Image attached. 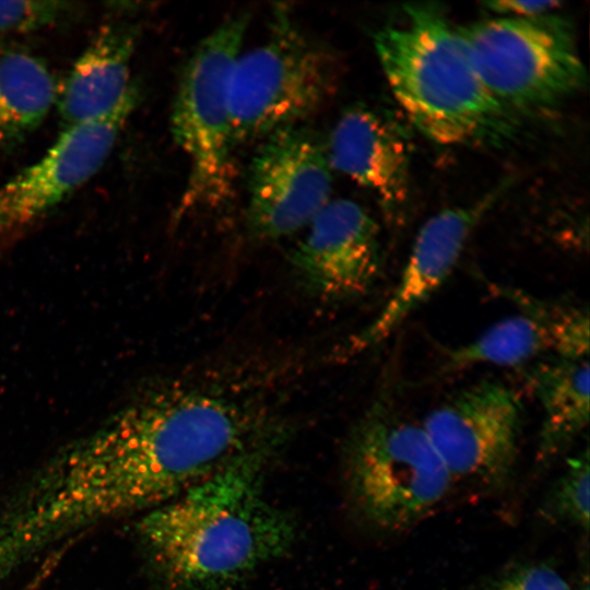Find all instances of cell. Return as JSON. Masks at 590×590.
<instances>
[{"label":"cell","instance_id":"obj_1","mask_svg":"<svg viewBox=\"0 0 590 590\" xmlns=\"http://www.w3.org/2000/svg\"><path fill=\"white\" fill-rule=\"evenodd\" d=\"M259 373L205 371L152 382L72 441L125 515L204 481L286 425Z\"/></svg>","mask_w":590,"mask_h":590},{"label":"cell","instance_id":"obj_2","mask_svg":"<svg viewBox=\"0 0 590 590\" xmlns=\"http://www.w3.org/2000/svg\"><path fill=\"white\" fill-rule=\"evenodd\" d=\"M287 430L142 514L137 536L165 590H240L291 550L296 524L264 491L267 468Z\"/></svg>","mask_w":590,"mask_h":590},{"label":"cell","instance_id":"obj_3","mask_svg":"<svg viewBox=\"0 0 590 590\" xmlns=\"http://www.w3.org/2000/svg\"><path fill=\"white\" fill-rule=\"evenodd\" d=\"M374 46L393 97L427 139L495 148L516 137L520 120L486 90L440 8L406 4L398 23L375 34Z\"/></svg>","mask_w":590,"mask_h":590},{"label":"cell","instance_id":"obj_4","mask_svg":"<svg viewBox=\"0 0 590 590\" xmlns=\"http://www.w3.org/2000/svg\"><path fill=\"white\" fill-rule=\"evenodd\" d=\"M351 508L370 532L393 538L432 515L453 480L423 425L380 398L351 429L343 453Z\"/></svg>","mask_w":590,"mask_h":590},{"label":"cell","instance_id":"obj_5","mask_svg":"<svg viewBox=\"0 0 590 590\" xmlns=\"http://www.w3.org/2000/svg\"><path fill=\"white\" fill-rule=\"evenodd\" d=\"M457 30L486 90L519 120L587 86L573 27L560 16H495Z\"/></svg>","mask_w":590,"mask_h":590},{"label":"cell","instance_id":"obj_6","mask_svg":"<svg viewBox=\"0 0 590 590\" xmlns=\"http://www.w3.org/2000/svg\"><path fill=\"white\" fill-rule=\"evenodd\" d=\"M249 19L238 13L223 21L182 69L170 116L173 139L189 164L181 211L222 206L234 192L229 81Z\"/></svg>","mask_w":590,"mask_h":590},{"label":"cell","instance_id":"obj_7","mask_svg":"<svg viewBox=\"0 0 590 590\" xmlns=\"http://www.w3.org/2000/svg\"><path fill=\"white\" fill-rule=\"evenodd\" d=\"M337 61L327 47L276 9L269 36L240 52L229 81L235 146L299 125L333 94Z\"/></svg>","mask_w":590,"mask_h":590},{"label":"cell","instance_id":"obj_8","mask_svg":"<svg viewBox=\"0 0 590 590\" xmlns=\"http://www.w3.org/2000/svg\"><path fill=\"white\" fill-rule=\"evenodd\" d=\"M521 423L517 393L482 380L450 396L422 425L455 484L500 494L515 479Z\"/></svg>","mask_w":590,"mask_h":590},{"label":"cell","instance_id":"obj_9","mask_svg":"<svg viewBox=\"0 0 590 590\" xmlns=\"http://www.w3.org/2000/svg\"><path fill=\"white\" fill-rule=\"evenodd\" d=\"M332 168L326 144L294 125L266 137L248 176L247 226L257 238L279 239L307 227L330 202Z\"/></svg>","mask_w":590,"mask_h":590},{"label":"cell","instance_id":"obj_10","mask_svg":"<svg viewBox=\"0 0 590 590\" xmlns=\"http://www.w3.org/2000/svg\"><path fill=\"white\" fill-rule=\"evenodd\" d=\"M139 98L133 83L110 113L64 128L38 161L0 185V244L38 222L102 168Z\"/></svg>","mask_w":590,"mask_h":590},{"label":"cell","instance_id":"obj_11","mask_svg":"<svg viewBox=\"0 0 590 590\" xmlns=\"http://www.w3.org/2000/svg\"><path fill=\"white\" fill-rule=\"evenodd\" d=\"M291 263L302 285L321 299L362 297L382 270L378 223L355 201L330 200L308 224Z\"/></svg>","mask_w":590,"mask_h":590},{"label":"cell","instance_id":"obj_12","mask_svg":"<svg viewBox=\"0 0 590 590\" xmlns=\"http://www.w3.org/2000/svg\"><path fill=\"white\" fill-rule=\"evenodd\" d=\"M496 194L494 191L472 204L444 209L424 223L392 295L378 316L339 350L340 358L381 343L445 283Z\"/></svg>","mask_w":590,"mask_h":590},{"label":"cell","instance_id":"obj_13","mask_svg":"<svg viewBox=\"0 0 590 590\" xmlns=\"http://www.w3.org/2000/svg\"><path fill=\"white\" fill-rule=\"evenodd\" d=\"M326 150L332 169L371 192L387 217L400 222L410 194L411 152L401 126L367 105L344 110Z\"/></svg>","mask_w":590,"mask_h":590},{"label":"cell","instance_id":"obj_14","mask_svg":"<svg viewBox=\"0 0 590 590\" xmlns=\"http://www.w3.org/2000/svg\"><path fill=\"white\" fill-rule=\"evenodd\" d=\"M138 39V26L127 21L98 28L58 92L64 128L101 118L120 103L133 84L129 79Z\"/></svg>","mask_w":590,"mask_h":590},{"label":"cell","instance_id":"obj_15","mask_svg":"<svg viewBox=\"0 0 590 590\" xmlns=\"http://www.w3.org/2000/svg\"><path fill=\"white\" fill-rule=\"evenodd\" d=\"M542 410L534 474L547 470L581 436L589 424V363L552 356L524 373Z\"/></svg>","mask_w":590,"mask_h":590},{"label":"cell","instance_id":"obj_16","mask_svg":"<svg viewBox=\"0 0 590 590\" xmlns=\"http://www.w3.org/2000/svg\"><path fill=\"white\" fill-rule=\"evenodd\" d=\"M58 92L39 57L0 39V154L21 145L43 123Z\"/></svg>","mask_w":590,"mask_h":590},{"label":"cell","instance_id":"obj_17","mask_svg":"<svg viewBox=\"0 0 590 590\" xmlns=\"http://www.w3.org/2000/svg\"><path fill=\"white\" fill-rule=\"evenodd\" d=\"M520 311L486 329L474 340L448 352L442 369L451 371L476 364L519 366L546 353L555 356L554 333L546 320L531 309Z\"/></svg>","mask_w":590,"mask_h":590},{"label":"cell","instance_id":"obj_18","mask_svg":"<svg viewBox=\"0 0 590 590\" xmlns=\"http://www.w3.org/2000/svg\"><path fill=\"white\" fill-rule=\"evenodd\" d=\"M589 447L568 458L563 471L551 483L540 505L539 517L552 526L589 532Z\"/></svg>","mask_w":590,"mask_h":590},{"label":"cell","instance_id":"obj_19","mask_svg":"<svg viewBox=\"0 0 590 590\" xmlns=\"http://www.w3.org/2000/svg\"><path fill=\"white\" fill-rule=\"evenodd\" d=\"M78 10L66 1H0V39L56 26Z\"/></svg>","mask_w":590,"mask_h":590},{"label":"cell","instance_id":"obj_20","mask_svg":"<svg viewBox=\"0 0 590 590\" xmlns=\"http://www.w3.org/2000/svg\"><path fill=\"white\" fill-rule=\"evenodd\" d=\"M475 590H573L568 580L546 560L527 559L504 567Z\"/></svg>","mask_w":590,"mask_h":590},{"label":"cell","instance_id":"obj_21","mask_svg":"<svg viewBox=\"0 0 590 590\" xmlns=\"http://www.w3.org/2000/svg\"><path fill=\"white\" fill-rule=\"evenodd\" d=\"M560 2L558 1H521L503 0L489 1L484 5L497 16L531 17L552 13Z\"/></svg>","mask_w":590,"mask_h":590},{"label":"cell","instance_id":"obj_22","mask_svg":"<svg viewBox=\"0 0 590 590\" xmlns=\"http://www.w3.org/2000/svg\"><path fill=\"white\" fill-rule=\"evenodd\" d=\"M589 560L588 552L586 548L585 556L582 557L581 569L576 581L575 590H589Z\"/></svg>","mask_w":590,"mask_h":590}]
</instances>
